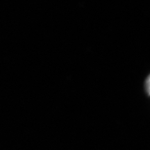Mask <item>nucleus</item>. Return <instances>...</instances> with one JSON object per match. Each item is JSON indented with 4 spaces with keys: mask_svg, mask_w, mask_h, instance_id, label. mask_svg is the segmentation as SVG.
I'll return each mask as SVG.
<instances>
[{
    "mask_svg": "<svg viewBox=\"0 0 150 150\" xmlns=\"http://www.w3.org/2000/svg\"><path fill=\"white\" fill-rule=\"evenodd\" d=\"M145 89L147 94L150 95V74L148 76L145 82Z\"/></svg>",
    "mask_w": 150,
    "mask_h": 150,
    "instance_id": "obj_1",
    "label": "nucleus"
}]
</instances>
